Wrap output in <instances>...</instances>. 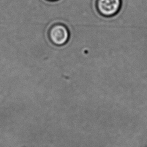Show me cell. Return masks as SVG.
I'll return each instance as SVG.
<instances>
[{"label": "cell", "mask_w": 147, "mask_h": 147, "mask_svg": "<svg viewBox=\"0 0 147 147\" xmlns=\"http://www.w3.org/2000/svg\"><path fill=\"white\" fill-rule=\"evenodd\" d=\"M48 37L52 44L57 46H62L68 41L70 33L66 25L61 23H56L50 27Z\"/></svg>", "instance_id": "obj_1"}, {"label": "cell", "mask_w": 147, "mask_h": 147, "mask_svg": "<svg viewBox=\"0 0 147 147\" xmlns=\"http://www.w3.org/2000/svg\"><path fill=\"white\" fill-rule=\"evenodd\" d=\"M121 0H96L98 13L105 17H111L118 14L121 8Z\"/></svg>", "instance_id": "obj_2"}, {"label": "cell", "mask_w": 147, "mask_h": 147, "mask_svg": "<svg viewBox=\"0 0 147 147\" xmlns=\"http://www.w3.org/2000/svg\"><path fill=\"white\" fill-rule=\"evenodd\" d=\"M48 1H49V2H54V1H58V0H47Z\"/></svg>", "instance_id": "obj_3"}]
</instances>
